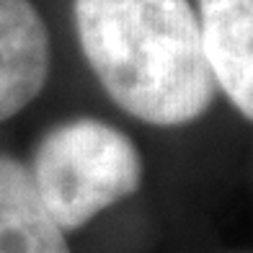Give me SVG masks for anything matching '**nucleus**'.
Segmentation results:
<instances>
[{
    "instance_id": "obj_1",
    "label": "nucleus",
    "mask_w": 253,
    "mask_h": 253,
    "mask_svg": "<svg viewBox=\"0 0 253 253\" xmlns=\"http://www.w3.org/2000/svg\"><path fill=\"white\" fill-rule=\"evenodd\" d=\"M75 31L101 88L134 119L181 126L212 106L217 85L186 0H75Z\"/></svg>"
},
{
    "instance_id": "obj_2",
    "label": "nucleus",
    "mask_w": 253,
    "mask_h": 253,
    "mask_svg": "<svg viewBox=\"0 0 253 253\" xmlns=\"http://www.w3.org/2000/svg\"><path fill=\"white\" fill-rule=\"evenodd\" d=\"M29 173L52 220L78 230L140 189L142 158L117 126L80 117L42 137Z\"/></svg>"
},
{
    "instance_id": "obj_3",
    "label": "nucleus",
    "mask_w": 253,
    "mask_h": 253,
    "mask_svg": "<svg viewBox=\"0 0 253 253\" xmlns=\"http://www.w3.org/2000/svg\"><path fill=\"white\" fill-rule=\"evenodd\" d=\"M49 75V31L31 0H0V122L42 93Z\"/></svg>"
},
{
    "instance_id": "obj_4",
    "label": "nucleus",
    "mask_w": 253,
    "mask_h": 253,
    "mask_svg": "<svg viewBox=\"0 0 253 253\" xmlns=\"http://www.w3.org/2000/svg\"><path fill=\"white\" fill-rule=\"evenodd\" d=\"M197 18L214 85L253 122V0H199Z\"/></svg>"
},
{
    "instance_id": "obj_5",
    "label": "nucleus",
    "mask_w": 253,
    "mask_h": 253,
    "mask_svg": "<svg viewBox=\"0 0 253 253\" xmlns=\"http://www.w3.org/2000/svg\"><path fill=\"white\" fill-rule=\"evenodd\" d=\"M0 253H70L24 163L0 155Z\"/></svg>"
}]
</instances>
